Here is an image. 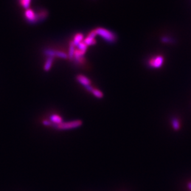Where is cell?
<instances>
[{"label": "cell", "mask_w": 191, "mask_h": 191, "mask_svg": "<svg viewBox=\"0 0 191 191\" xmlns=\"http://www.w3.org/2000/svg\"><path fill=\"white\" fill-rule=\"evenodd\" d=\"M96 36V34L95 33L94 30H93L90 32L85 39H84L83 42L87 46L94 45L96 44V41L95 39Z\"/></svg>", "instance_id": "obj_6"}, {"label": "cell", "mask_w": 191, "mask_h": 191, "mask_svg": "<svg viewBox=\"0 0 191 191\" xmlns=\"http://www.w3.org/2000/svg\"><path fill=\"white\" fill-rule=\"evenodd\" d=\"M187 187H188L189 189L191 191V182H189V183L187 184Z\"/></svg>", "instance_id": "obj_16"}, {"label": "cell", "mask_w": 191, "mask_h": 191, "mask_svg": "<svg viewBox=\"0 0 191 191\" xmlns=\"http://www.w3.org/2000/svg\"><path fill=\"white\" fill-rule=\"evenodd\" d=\"M49 120L52 122V127L53 125H58V124H60V123L63 122V119L61 118V117H60L58 114H52L50 116Z\"/></svg>", "instance_id": "obj_9"}, {"label": "cell", "mask_w": 191, "mask_h": 191, "mask_svg": "<svg viewBox=\"0 0 191 191\" xmlns=\"http://www.w3.org/2000/svg\"><path fill=\"white\" fill-rule=\"evenodd\" d=\"M20 2H21V5L24 8H25V9L29 8L31 0H20Z\"/></svg>", "instance_id": "obj_14"}, {"label": "cell", "mask_w": 191, "mask_h": 191, "mask_svg": "<svg viewBox=\"0 0 191 191\" xmlns=\"http://www.w3.org/2000/svg\"><path fill=\"white\" fill-rule=\"evenodd\" d=\"M164 57L162 55H156L148 61V65L153 68H159L162 67L164 63Z\"/></svg>", "instance_id": "obj_4"}, {"label": "cell", "mask_w": 191, "mask_h": 191, "mask_svg": "<svg viewBox=\"0 0 191 191\" xmlns=\"http://www.w3.org/2000/svg\"><path fill=\"white\" fill-rule=\"evenodd\" d=\"M75 45H74V44L72 42V41L70 42V46H69V50H68V57L71 58L73 59V57H74V53L75 52Z\"/></svg>", "instance_id": "obj_13"}, {"label": "cell", "mask_w": 191, "mask_h": 191, "mask_svg": "<svg viewBox=\"0 0 191 191\" xmlns=\"http://www.w3.org/2000/svg\"><path fill=\"white\" fill-rule=\"evenodd\" d=\"M96 36H100L106 42L109 44L115 43L117 41V36L113 32L103 27H98L94 29Z\"/></svg>", "instance_id": "obj_2"}, {"label": "cell", "mask_w": 191, "mask_h": 191, "mask_svg": "<svg viewBox=\"0 0 191 191\" xmlns=\"http://www.w3.org/2000/svg\"><path fill=\"white\" fill-rule=\"evenodd\" d=\"M83 40H84L83 34H82L81 33H78L74 36L72 42L74 44L75 46H77L80 43L83 42Z\"/></svg>", "instance_id": "obj_12"}, {"label": "cell", "mask_w": 191, "mask_h": 191, "mask_svg": "<svg viewBox=\"0 0 191 191\" xmlns=\"http://www.w3.org/2000/svg\"><path fill=\"white\" fill-rule=\"evenodd\" d=\"M171 125H172L173 129L176 131H179L181 128V122L176 117H174L171 119Z\"/></svg>", "instance_id": "obj_11"}, {"label": "cell", "mask_w": 191, "mask_h": 191, "mask_svg": "<svg viewBox=\"0 0 191 191\" xmlns=\"http://www.w3.org/2000/svg\"><path fill=\"white\" fill-rule=\"evenodd\" d=\"M76 81L81 84L83 86L85 87L86 88L91 86V81L86 76L83 75H78L76 76Z\"/></svg>", "instance_id": "obj_7"}, {"label": "cell", "mask_w": 191, "mask_h": 191, "mask_svg": "<svg viewBox=\"0 0 191 191\" xmlns=\"http://www.w3.org/2000/svg\"><path fill=\"white\" fill-rule=\"evenodd\" d=\"M47 17V12L45 10H41L39 12H35L31 9H27L25 12V18L29 23L34 24L45 20Z\"/></svg>", "instance_id": "obj_1"}, {"label": "cell", "mask_w": 191, "mask_h": 191, "mask_svg": "<svg viewBox=\"0 0 191 191\" xmlns=\"http://www.w3.org/2000/svg\"><path fill=\"white\" fill-rule=\"evenodd\" d=\"M88 91H90L95 97H96L97 98H99V99H101L103 98L104 96V94L101 91L96 89V88H93L92 86H90L88 88H86Z\"/></svg>", "instance_id": "obj_8"}, {"label": "cell", "mask_w": 191, "mask_h": 191, "mask_svg": "<svg viewBox=\"0 0 191 191\" xmlns=\"http://www.w3.org/2000/svg\"><path fill=\"white\" fill-rule=\"evenodd\" d=\"M162 41L164 43H171L172 42V39L170 37L165 36L162 38Z\"/></svg>", "instance_id": "obj_15"}, {"label": "cell", "mask_w": 191, "mask_h": 191, "mask_svg": "<svg viewBox=\"0 0 191 191\" xmlns=\"http://www.w3.org/2000/svg\"><path fill=\"white\" fill-rule=\"evenodd\" d=\"M82 125V121L80 120H75L70 122H62L58 125H53V127H55L57 130L60 131H65V130H70L77 128V127H80Z\"/></svg>", "instance_id": "obj_3"}, {"label": "cell", "mask_w": 191, "mask_h": 191, "mask_svg": "<svg viewBox=\"0 0 191 191\" xmlns=\"http://www.w3.org/2000/svg\"><path fill=\"white\" fill-rule=\"evenodd\" d=\"M53 62V57H48L47 59L45 61V63L44 66V69L45 72H49L52 67V64Z\"/></svg>", "instance_id": "obj_10"}, {"label": "cell", "mask_w": 191, "mask_h": 191, "mask_svg": "<svg viewBox=\"0 0 191 191\" xmlns=\"http://www.w3.org/2000/svg\"><path fill=\"white\" fill-rule=\"evenodd\" d=\"M44 53L45 55H47L48 57H58L60 58L65 59L67 58L68 55L63 52L62 51L60 50H53L52 49H47L44 51Z\"/></svg>", "instance_id": "obj_5"}]
</instances>
